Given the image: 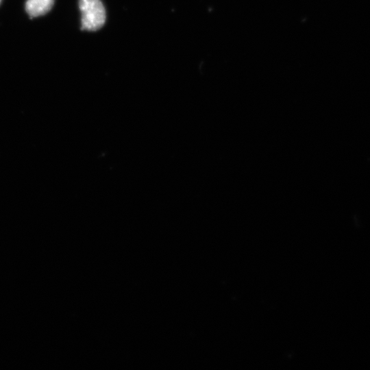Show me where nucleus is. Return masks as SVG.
Masks as SVG:
<instances>
[{
  "instance_id": "f257e3e1",
  "label": "nucleus",
  "mask_w": 370,
  "mask_h": 370,
  "mask_svg": "<svg viewBox=\"0 0 370 370\" xmlns=\"http://www.w3.org/2000/svg\"><path fill=\"white\" fill-rule=\"evenodd\" d=\"M79 8L82 29L96 31L105 23L106 11L101 0H79Z\"/></svg>"
},
{
  "instance_id": "f03ea898",
  "label": "nucleus",
  "mask_w": 370,
  "mask_h": 370,
  "mask_svg": "<svg viewBox=\"0 0 370 370\" xmlns=\"http://www.w3.org/2000/svg\"><path fill=\"white\" fill-rule=\"evenodd\" d=\"M53 3L54 0H27L25 10L31 17H37L47 13Z\"/></svg>"
},
{
  "instance_id": "7ed1b4c3",
  "label": "nucleus",
  "mask_w": 370,
  "mask_h": 370,
  "mask_svg": "<svg viewBox=\"0 0 370 370\" xmlns=\"http://www.w3.org/2000/svg\"><path fill=\"white\" fill-rule=\"evenodd\" d=\"M1 0H0V3H1Z\"/></svg>"
}]
</instances>
